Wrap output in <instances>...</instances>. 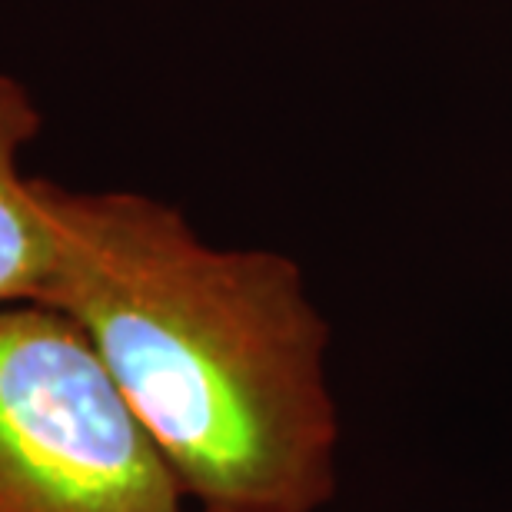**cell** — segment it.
<instances>
[{
	"label": "cell",
	"instance_id": "obj_1",
	"mask_svg": "<svg viewBox=\"0 0 512 512\" xmlns=\"http://www.w3.org/2000/svg\"><path fill=\"white\" fill-rule=\"evenodd\" d=\"M40 303L87 336L200 512H316L336 489L330 323L296 260L213 247L177 207L37 177Z\"/></svg>",
	"mask_w": 512,
	"mask_h": 512
},
{
	"label": "cell",
	"instance_id": "obj_2",
	"mask_svg": "<svg viewBox=\"0 0 512 512\" xmlns=\"http://www.w3.org/2000/svg\"><path fill=\"white\" fill-rule=\"evenodd\" d=\"M87 336L54 306L0 310V512H187Z\"/></svg>",
	"mask_w": 512,
	"mask_h": 512
},
{
	"label": "cell",
	"instance_id": "obj_3",
	"mask_svg": "<svg viewBox=\"0 0 512 512\" xmlns=\"http://www.w3.org/2000/svg\"><path fill=\"white\" fill-rule=\"evenodd\" d=\"M40 130L44 114L30 87L0 74V310L40 300L54 260L37 177L24 170V157Z\"/></svg>",
	"mask_w": 512,
	"mask_h": 512
}]
</instances>
